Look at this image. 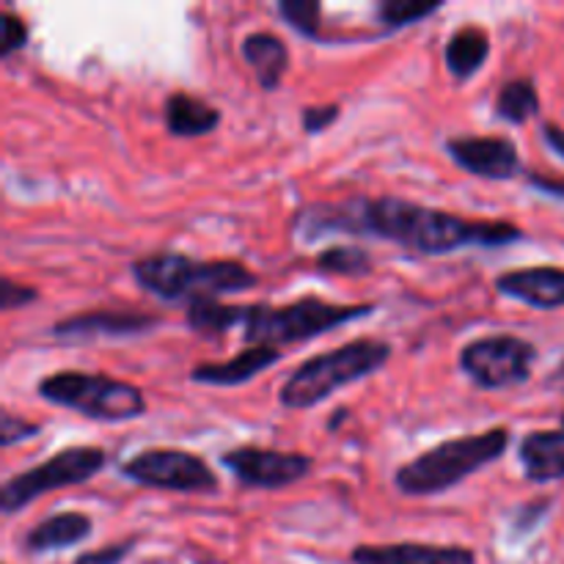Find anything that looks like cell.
Returning <instances> with one entry per match:
<instances>
[{
	"label": "cell",
	"mask_w": 564,
	"mask_h": 564,
	"mask_svg": "<svg viewBox=\"0 0 564 564\" xmlns=\"http://www.w3.org/2000/svg\"><path fill=\"white\" fill-rule=\"evenodd\" d=\"M33 301H39L36 286L17 284V281L9 279V275L0 279V308H3V312H17V308L31 306Z\"/></svg>",
	"instance_id": "cell-26"
},
{
	"label": "cell",
	"mask_w": 564,
	"mask_h": 564,
	"mask_svg": "<svg viewBox=\"0 0 564 564\" xmlns=\"http://www.w3.org/2000/svg\"><path fill=\"white\" fill-rule=\"evenodd\" d=\"M444 9V3L433 0V3H422V0H383V3L375 6V17H378L380 25L386 31H400V28L413 25V22H422L427 17L438 14Z\"/></svg>",
	"instance_id": "cell-24"
},
{
	"label": "cell",
	"mask_w": 564,
	"mask_h": 564,
	"mask_svg": "<svg viewBox=\"0 0 564 564\" xmlns=\"http://www.w3.org/2000/svg\"><path fill=\"white\" fill-rule=\"evenodd\" d=\"M163 121L171 135L198 138L220 124V110L209 105L207 99L193 97L187 91H171L163 105Z\"/></svg>",
	"instance_id": "cell-19"
},
{
	"label": "cell",
	"mask_w": 564,
	"mask_h": 564,
	"mask_svg": "<svg viewBox=\"0 0 564 564\" xmlns=\"http://www.w3.org/2000/svg\"><path fill=\"white\" fill-rule=\"evenodd\" d=\"M132 549H135V540L127 538L121 540V543H110L97 551H86V554L77 556L72 564H121L132 554Z\"/></svg>",
	"instance_id": "cell-30"
},
{
	"label": "cell",
	"mask_w": 564,
	"mask_h": 564,
	"mask_svg": "<svg viewBox=\"0 0 564 564\" xmlns=\"http://www.w3.org/2000/svg\"><path fill=\"white\" fill-rule=\"evenodd\" d=\"M0 419H3V422H0V444L3 446H14L20 444V441H28L33 438V435L42 433V424L28 422V419L14 416V413L9 411L0 413Z\"/></svg>",
	"instance_id": "cell-28"
},
{
	"label": "cell",
	"mask_w": 564,
	"mask_h": 564,
	"mask_svg": "<svg viewBox=\"0 0 564 564\" xmlns=\"http://www.w3.org/2000/svg\"><path fill=\"white\" fill-rule=\"evenodd\" d=\"M372 312V303L345 306V303H328L319 297H301L286 306L253 303L248 306L246 323H242V341L248 347H275L279 350L281 345L317 339L328 330L369 317Z\"/></svg>",
	"instance_id": "cell-5"
},
{
	"label": "cell",
	"mask_w": 564,
	"mask_h": 564,
	"mask_svg": "<svg viewBox=\"0 0 564 564\" xmlns=\"http://www.w3.org/2000/svg\"><path fill=\"white\" fill-rule=\"evenodd\" d=\"M529 185L538 187L540 193L554 198H564V180H554V176H543V174H529Z\"/></svg>",
	"instance_id": "cell-31"
},
{
	"label": "cell",
	"mask_w": 564,
	"mask_h": 564,
	"mask_svg": "<svg viewBox=\"0 0 564 564\" xmlns=\"http://www.w3.org/2000/svg\"><path fill=\"white\" fill-rule=\"evenodd\" d=\"M352 564H477V554L463 545L433 543H383L356 545L350 551Z\"/></svg>",
	"instance_id": "cell-14"
},
{
	"label": "cell",
	"mask_w": 564,
	"mask_h": 564,
	"mask_svg": "<svg viewBox=\"0 0 564 564\" xmlns=\"http://www.w3.org/2000/svg\"><path fill=\"white\" fill-rule=\"evenodd\" d=\"M523 477L529 482H556L564 479V427L562 430H534L523 435L518 446Z\"/></svg>",
	"instance_id": "cell-17"
},
{
	"label": "cell",
	"mask_w": 564,
	"mask_h": 564,
	"mask_svg": "<svg viewBox=\"0 0 564 564\" xmlns=\"http://www.w3.org/2000/svg\"><path fill=\"white\" fill-rule=\"evenodd\" d=\"M562 427H564V411H562Z\"/></svg>",
	"instance_id": "cell-33"
},
{
	"label": "cell",
	"mask_w": 564,
	"mask_h": 564,
	"mask_svg": "<svg viewBox=\"0 0 564 564\" xmlns=\"http://www.w3.org/2000/svg\"><path fill=\"white\" fill-rule=\"evenodd\" d=\"M121 477L171 494H218V474L204 457L185 449H143L124 460Z\"/></svg>",
	"instance_id": "cell-9"
},
{
	"label": "cell",
	"mask_w": 564,
	"mask_h": 564,
	"mask_svg": "<svg viewBox=\"0 0 564 564\" xmlns=\"http://www.w3.org/2000/svg\"><path fill=\"white\" fill-rule=\"evenodd\" d=\"M248 306H229L220 301H198L187 306L185 323L198 336H224L231 328H242Z\"/></svg>",
	"instance_id": "cell-21"
},
{
	"label": "cell",
	"mask_w": 564,
	"mask_h": 564,
	"mask_svg": "<svg viewBox=\"0 0 564 564\" xmlns=\"http://www.w3.org/2000/svg\"><path fill=\"white\" fill-rule=\"evenodd\" d=\"M356 235L380 237L427 257L455 253L471 246L501 248L523 240V229L512 220L463 218L394 196L356 202Z\"/></svg>",
	"instance_id": "cell-1"
},
{
	"label": "cell",
	"mask_w": 564,
	"mask_h": 564,
	"mask_svg": "<svg viewBox=\"0 0 564 564\" xmlns=\"http://www.w3.org/2000/svg\"><path fill=\"white\" fill-rule=\"evenodd\" d=\"M444 149L463 171L482 180L505 182L523 169L516 141L507 135H455L446 138Z\"/></svg>",
	"instance_id": "cell-11"
},
{
	"label": "cell",
	"mask_w": 564,
	"mask_h": 564,
	"mask_svg": "<svg viewBox=\"0 0 564 564\" xmlns=\"http://www.w3.org/2000/svg\"><path fill=\"white\" fill-rule=\"evenodd\" d=\"M317 270L330 275H350V279H361L375 270L372 257H369L367 248L361 246H330L325 251L317 253L314 259Z\"/></svg>",
	"instance_id": "cell-23"
},
{
	"label": "cell",
	"mask_w": 564,
	"mask_h": 564,
	"mask_svg": "<svg viewBox=\"0 0 564 564\" xmlns=\"http://www.w3.org/2000/svg\"><path fill=\"white\" fill-rule=\"evenodd\" d=\"M490 55V36L479 25H463L446 39L444 61L455 80L466 83L477 75Z\"/></svg>",
	"instance_id": "cell-20"
},
{
	"label": "cell",
	"mask_w": 564,
	"mask_h": 564,
	"mask_svg": "<svg viewBox=\"0 0 564 564\" xmlns=\"http://www.w3.org/2000/svg\"><path fill=\"white\" fill-rule=\"evenodd\" d=\"M105 466H108V452L102 446H66V449L55 452L53 457L39 463V466L6 479L3 488H0V512L14 516L22 507L36 501L39 496L86 485L88 479L102 474Z\"/></svg>",
	"instance_id": "cell-7"
},
{
	"label": "cell",
	"mask_w": 564,
	"mask_h": 564,
	"mask_svg": "<svg viewBox=\"0 0 564 564\" xmlns=\"http://www.w3.org/2000/svg\"><path fill=\"white\" fill-rule=\"evenodd\" d=\"M341 108L339 105H308L301 110V127L306 135H319L323 130H328L336 119H339Z\"/></svg>",
	"instance_id": "cell-29"
},
{
	"label": "cell",
	"mask_w": 564,
	"mask_h": 564,
	"mask_svg": "<svg viewBox=\"0 0 564 564\" xmlns=\"http://www.w3.org/2000/svg\"><path fill=\"white\" fill-rule=\"evenodd\" d=\"M507 446H510V427H490L485 433L446 438L397 468L394 485L405 496L446 494L463 479L499 460Z\"/></svg>",
	"instance_id": "cell-3"
},
{
	"label": "cell",
	"mask_w": 564,
	"mask_h": 564,
	"mask_svg": "<svg viewBox=\"0 0 564 564\" xmlns=\"http://www.w3.org/2000/svg\"><path fill=\"white\" fill-rule=\"evenodd\" d=\"M28 36H31V28L22 17H17L14 11H3V47H0V58H9L17 50H22L28 44Z\"/></svg>",
	"instance_id": "cell-27"
},
{
	"label": "cell",
	"mask_w": 564,
	"mask_h": 564,
	"mask_svg": "<svg viewBox=\"0 0 564 564\" xmlns=\"http://www.w3.org/2000/svg\"><path fill=\"white\" fill-rule=\"evenodd\" d=\"M36 394L50 405L66 408L91 422H135L147 413V397L135 383L102 372L64 369L39 380Z\"/></svg>",
	"instance_id": "cell-6"
},
{
	"label": "cell",
	"mask_w": 564,
	"mask_h": 564,
	"mask_svg": "<svg viewBox=\"0 0 564 564\" xmlns=\"http://www.w3.org/2000/svg\"><path fill=\"white\" fill-rule=\"evenodd\" d=\"M496 116L510 124H527L540 110V94L532 77H516L507 80L496 94Z\"/></svg>",
	"instance_id": "cell-22"
},
{
	"label": "cell",
	"mask_w": 564,
	"mask_h": 564,
	"mask_svg": "<svg viewBox=\"0 0 564 564\" xmlns=\"http://www.w3.org/2000/svg\"><path fill=\"white\" fill-rule=\"evenodd\" d=\"M240 53L264 91H275L281 86L286 69H290V47L284 44V39L270 31H253L242 39Z\"/></svg>",
	"instance_id": "cell-18"
},
{
	"label": "cell",
	"mask_w": 564,
	"mask_h": 564,
	"mask_svg": "<svg viewBox=\"0 0 564 564\" xmlns=\"http://www.w3.org/2000/svg\"><path fill=\"white\" fill-rule=\"evenodd\" d=\"M543 141L554 149L556 154L564 160V127L554 124V121H545L543 124Z\"/></svg>",
	"instance_id": "cell-32"
},
{
	"label": "cell",
	"mask_w": 564,
	"mask_h": 564,
	"mask_svg": "<svg viewBox=\"0 0 564 564\" xmlns=\"http://www.w3.org/2000/svg\"><path fill=\"white\" fill-rule=\"evenodd\" d=\"M160 325V317L143 312H119V308H94V312L72 314L53 325V336L61 341L91 339H127L141 336Z\"/></svg>",
	"instance_id": "cell-12"
},
{
	"label": "cell",
	"mask_w": 564,
	"mask_h": 564,
	"mask_svg": "<svg viewBox=\"0 0 564 564\" xmlns=\"http://www.w3.org/2000/svg\"><path fill=\"white\" fill-rule=\"evenodd\" d=\"M94 521L86 512H55V516L39 521L31 532L22 538V549L28 554H53V551L75 549L91 538Z\"/></svg>",
	"instance_id": "cell-16"
},
{
	"label": "cell",
	"mask_w": 564,
	"mask_h": 564,
	"mask_svg": "<svg viewBox=\"0 0 564 564\" xmlns=\"http://www.w3.org/2000/svg\"><path fill=\"white\" fill-rule=\"evenodd\" d=\"M130 273L149 295L187 306L253 290L259 281L257 273L237 259H193L176 251H158L135 259Z\"/></svg>",
	"instance_id": "cell-2"
},
{
	"label": "cell",
	"mask_w": 564,
	"mask_h": 564,
	"mask_svg": "<svg viewBox=\"0 0 564 564\" xmlns=\"http://www.w3.org/2000/svg\"><path fill=\"white\" fill-rule=\"evenodd\" d=\"M279 14L301 36L323 39V33H319V25H323V3H314V0H284V3H279Z\"/></svg>",
	"instance_id": "cell-25"
},
{
	"label": "cell",
	"mask_w": 564,
	"mask_h": 564,
	"mask_svg": "<svg viewBox=\"0 0 564 564\" xmlns=\"http://www.w3.org/2000/svg\"><path fill=\"white\" fill-rule=\"evenodd\" d=\"M394 347L383 339H352L347 345L334 347L328 352L303 361L295 372L281 386V405L290 411H306V408L323 405L328 397L345 386L369 378L389 364Z\"/></svg>",
	"instance_id": "cell-4"
},
{
	"label": "cell",
	"mask_w": 564,
	"mask_h": 564,
	"mask_svg": "<svg viewBox=\"0 0 564 564\" xmlns=\"http://www.w3.org/2000/svg\"><path fill=\"white\" fill-rule=\"evenodd\" d=\"M281 361V350L275 347H246L242 352L231 356L229 361H209L198 364L191 369L193 383L215 386V389H231V386H242L262 375L264 369L275 367Z\"/></svg>",
	"instance_id": "cell-15"
},
{
	"label": "cell",
	"mask_w": 564,
	"mask_h": 564,
	"mask_svg": "<svg viewBox=\"0 0 564 564\" xmlns=\"http://www.w3.org/2000/svg\"><path fill=\"white\" fill-rule=\"evenodd\" d=\"M538 347L516 334H490L468 341L457 356L463 372L485 391H505L532 378Z\"/></svg>",
	"instance_id": "cell-8"
},
{
	"label": "cell",
	"mask_w": 564,
	"mask_h": 564,
	"mask_svg": "<svg viewBox=\"0 0 564 564\" xmlns=\"http://www.w3.org/2000/svg\"><path fill=\"white\" fill-rule=\"evenodd\" d=\"M224 468L235 474V479L246 488L281 490L301 482L314 468V460L301 452L264 449V446H235L220 455Z\"/></svg>",
	"instance_id": "cell-10"
},
{
	"label": "cell",
	"mask_w": 564,
	"mask_h": 564,
	"mask_svg": "<svg viewBox=\"0 0 564 564\" xmlns=\"http://www.w3.org/2000/svg\"><path fill=\"white\" fill-rule=\"evenodd\" d=\"M496 290L505 297L518 303H527L532 308H551L564 306V268L556 264H532V268L507 270L496 275Z\"/></svg>",
	"instance_id": "cell-13"
}]
</instances>
